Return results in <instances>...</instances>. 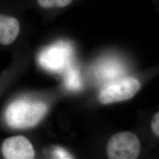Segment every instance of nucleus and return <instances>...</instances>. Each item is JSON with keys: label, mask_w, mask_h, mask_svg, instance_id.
Here are the masks:
<instances>
[{"label": "nucleus", "mask_w": 159, "mask_h": 159, "mask_svg": "<svg viewBox=\"0 0 159 159\" xmlns=\"http://www.w3.org/2000/svg\"><path fill=\"white\" fill-rule=\"evenodd\" d=\"M152 129L154 134L159 136V113L157 112V113L154 115L153 119L152 121Z\"/></svg>", "instance_id": "9d476101"}, {"label": "nucleus", "mask_w": 159, "mask_h": 159, "mask_svg": "<svg viewBox=\"0 0 159 159\" xmlns=\"http://www.w3.org/2000/svg\"><path fill=\"white\" fill-rule=\"evenodd\" d=\"M18 20L11 16L0 14V44L8 46L12 44L20 33Z\"/></svg>", "instance_id": "423d86ee"}, {"label": "nucleus", "mask_w": 159, "mask_h": 159, "mask_svg": "<svg viewBox=\"0 0 159 159\" xmlns=\"http://www.w3.org/2000/svg\"><path fill=\"white\" fill-rule=\"evenodd\" d=\"M39 5L43 8H61L69 6L73 0H37Z\"/></svg>", "instance_id": "6e6552de"}, {"label": "nucleus", "mask_w": 159, "mask_h": 159, "mask_svg": "<svg viewBox=\"0 0 159 159\" xmlns=\"http://www.w3.org/2000/svg\"><path fill=\"white\" fill-rule=\"evenodd\" d=\"M1 152L3 156L7 159H31L35 156L33 145L23 136L7 139L2 144Z\"/></svg>", "instance_id": "20e7f679"}, {"label": "nucleus", "mask_w": 159, "mask_h": 159, "mask_svg": "<svg viewBox=\"0 0 159 159\" xmlns=\"http://www.w3.org/2000/svg\"><path fill=\"white\" fill-rule=\"evenodd\" d=\"M52 154L56 159H73V156L67 150L60 147H57L54 149Z\"/></svg>", "instance_id": "1a4fd4ad"}, {"label": "nucleus", "mask_w": 159, "mask_h": 159, "mask_svg": "<svg viewBox=\"0 0 159 159\" xmlns=\"http://www.w3.org/2000/svg\"><path fill=\"white\" fill-rule=\"evenodd\" d=\"M140 82L134 78H126L106 86L99 95L102 104H110L130 99L140 89Z\"/></svg>", "instance_id": "7ed1b4c3"}, {"label": "nucleus", "mask_w": 159, "mask_h": 159, "mask_svg": "<svg viewBox=\"0 0 159 159\" xmlns=\"http://www.w3.org/2000/svg\"><path fill=\"white\" fill-rule=\"evenodd\" d=\"M140 152V143L133 133L125 131L111 137L107 145V155L111 159H134Z\"/></svg>", "instance_id": "f03ea898"}, {"label": "nucleus", "mask_w": 159, "mask_h": 159, "mask_svg": "<svg viewBox=\"0 0 159 159\" xmlns=\"http://www.w3.org/2000/svg\"><path fill=\"white\" fill-rule=\"evenodd\" d=\"M42 67L52 72H60L67 67L68 54L59 47H52L43 51L39 58Z\"/></svg>", "instance_id": "39448f33"}, {"label": "nucleus", "mask_w": 159, "mask_h": 159, "mask_svg": "<svg viewBox=\"0 0 159 159\" xmlns=\"http://www.w3.org/2000/svg\"><path fill=\"white\" fill-rule=\"evenodd\" d=\"M64 83L66 87L70 90H79L82 85L81 79L77 69L68 66L65 75Z\"/></svg>", "instance_id": "0eeeda50"}, {"label": "nucleus", "mask_w": 159, "mask_h": 159, "mask_svg": "<svg viewBox=\"0 0 159 159\" xmlns=\"http://www.w3.org/2000/svg\"><path fill=\"white\" fill-rule=\"evenodd\" d=\"M47 111L44 102L20 99L11 103L5 113L6 123L10 127L24 129L34 127L43 119Z\"/></svg>", "instance_id": "f257e3e1"}]
</instances>
